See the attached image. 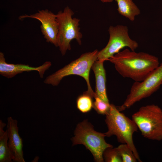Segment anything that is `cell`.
Instances as JSON below:
<instances>
[{
  "label": "cell",
  "mask_w": 162,
  "mask_h": 162,
  "mask_svg": "<svg viewBox=\"0 0 162 162\" xmlns=\"http://www.w3.org/2000/svg\"><path fill=\"white\" fill-rule=\"evenodd\" d=\"M118 73L135 82L143 80L159 65L158 58L148 53L125 49L110 58Z\"/></svg>",
  "instance_id": "obj_1"
},
{
  "label": "cell",
  "mask_w": 162,
  "mask_h": 162,
  "mask_svg": "<svg viewBox=\"0 0 162 162\" xmlns=\"http://www.w3.org/2000/svg\"><path fill=\"white\" fill-rule=\"evenodd\" d=\"M106 116L105 122L108 128L107 131L104 133L106 136H116L118 142L128 145L138 161L142 162L133 140V135L138 129L135 122L120 112L113 104H110L109 112Z\"/></svg>",
  "instance_id": "obj_2"
},
{
  "label": "cell",
  "mask_w": 162,
  "mask_h": 162,
  "mask_svg": "<svg viewBox=\"0 0 162 162\" xmlns=\"http://www.w3.org/2000/svg\"><path fill=\"white\" fill-rule=\"evenodd\" d=\"M98 52L97 50H95L82 54L76 59L47 76L44 82L53 86H57L65 76L72 75H78L86 80L87 86V91L94 98L95 92L90 84L89 75L93 64L97 60Z\"/></svg>",
  "instance_id": "obj_3"
},
{
  "label": "cell",
  "mask_w": 162,
  "mask_h": 162,
  "mask_svg": "<svg viewBox=\"0 0 162 162\" xmlns=\"http://www.w3.org/2000/svg\"><path fill=\"white\" fill-rule=\"evenodd\" d=\"M142 135L149 140H162V110L154 104L141 107L132 116Z\"/></svg>",
  "instance_id": "obj_4"
},
{
  "label": "cell",
  "mask_w": 162,
  "mask_h": 162,
  "mask_svg": "<svg viewBox=\"0 0 162 162\" xmlns=\"http://www.w3.org/2000/svg\"><path fill=\"white\" fill-rule=\"evenodd\" d=\"M104 133L95 131L93 127L87 120H84L77 125L72 138L73 145L82 144L92 153L95 161H104L103 153L108 148L113 147L107 143Z\"/></svg>",
  "instance_id": "obj_5"
},
{
  "label": "cell",
  "mask_w": 162,
  "mask_h": 162,
  "mask_svg": "<svg viewBox=\"0 0 162 162\" xmlns=\"http://www.w3.org/2000/svg\"><path fill=\"white\" fill-rule=\"evenodd\" d=\"M74 12L68 6L63 11H60L56 14L58 26L57 35L58 47L62 56L71 49L70 43L75 39L79 44H82V34L80 32V20L73 18Z\"/></svg>",
  "instance_id": "obj_6"
},
{
  "label": "cell",
  "mask_w": 162,
  "mask_h": 162,
  "mask_svg": "<svg viewBox=\"0 0 162 162\" xmlns=\"http://www.w3.org/2000/svg\"><path fill=\"white\" fill-rule=\"evenodd\" d=\"M162 84V63L143 80L135 82L123 104L116 106L120 111L129 108L136 103L150 96Z\"/></svg>",
  "instance_id": "obj_7"
},
{
  "label": "cell",
  "mask_w": 162,
  "mask_h": 162,
  "mask_svg": "<svg viewBox=\"0 0 162 162\" xmlns=\"http://www.w3.org/2000/svg\"><path fill=\"white\" fill-rule=\"evenodd\" d=\"M108 32L109 41L105 47L99 51L97 60L104 62L108 60L125 47H128L133 51L138 47V43L129 37L127 26H110Z\"/></svg>",
  "instance_id": "obj_8"
},
{
  "label": "cell",
  "mask_w": 162,
  "mask_h": 162,
  "mask_svg": "<svg viewBox=\"0 0 162 162\" xmlns=\"http://www.w3.org/2000/svg\"><path fill=\"white\" fill-rule=\"evenodd\" d=\"M27 18L35 19L40 21L41 23V31L46 41L58 47V26L56 14L46 9L39 10L38 12L30 15L20 16L19 19L21 20Z\"/></svg>",
  "instance_id": "obj_9"
},
{
  "label": "cell",
  "mask_w": 162,
  "mask_h": 162,
  "mask_svg": "<svg viewBox=\"0 0 162 162\" xmlns=\"http://www.w3.org/2000/svg\"><path fill=\"white\" fill-rule=\"evenodd\" d=\"M51 65V63L50 61L46 62L38 67H33L28 64L8 63L6 62L4 54L2 52H0V74L8 79L24 72L33 70L38 71L40 77L42 78L46 71L49 69Z\"/></svg>",
  "instance_id": "obj_10"
},
{
  "label": "cell",
  "mask_w": 162,
  "mask_h": 162,
  "mask_svg": "<svg viewBox=\"0 0 162 162\" xmlns=\"http://www.w3.org/2000/svg\"><path fill=\"white\" fill-rule=\"evenodd\" d=\"M17 124V121L11 117L8 118V145L14 162H25L22 150V140L19 134Z\"/></svg>",
  "instance_id": "obj_11"
},
{
  "label": "cell",
  "mask_w": 162,
  "mask_h": 162,
  "mask_svg": "<svg viewBox=\"0 0 162 162\" xmlns=\"http://www.w3.org/2000/svg\"><path fill=\"white\" fill-rule=\"evenodd\" d=\"M104 62L97 60L93 64L91 69L95 78V94L105 102L110 104L106 92V74Z\"/></svg>",
  "instance_id": "obj_12"
},
{
  "label": "cell",
  "mask_w": 162,
  "mask_h": 162,
  "mask_svg": "<svg viewBox=\"0 0 162 162\" xmlns=\"http://www.w3.org/2000/svg\"><path fill=\"white\" fill-rule=\"evenodd\" d=\"M118 5V13L134 21L136 16L139 15L140 11L132 0H115Z\"/></svg>",
  "instance_id": "obj_13"
},
{
  "label": "cell",
  "mask_w": 162,
  "mask_h": 162,
  "mask_svg": "<svg viewBox=\"0 0 162 162\" xmlns=\"http://www.w3.org/2000/svg\"><path fill=\"white\" fill-rule=\"evenodd\" d=\"M6 124L0 120V162H11L12 157L8 145L7 130H4Z\"/></svg>",
  "instance_id": "obj_14"
},
{
  "label": "cell",
  "mask_w": 162,
  "mask_h": 162,
  "mask_svg": "<svg viewBox=\"0 0 162 162\" xmlns=\"http://www.w3.org/2000/svg\"><path fill=\"white\" fill-rule=\"evenodd\" d=\"M93 98L87 91L80 96L76 100V106L78 110L83 113L90 111L93 108Z\"/></svg>",
  "instance_id": "obj_15"
},
{
  "label": "cell",
  "mask_w": 162,
  "mask_h": 162,
  "mask_svg": "<svg viewBox=\"0 0 162 162\" xmlns=\"http://www.w3.org/2000/svg\"><path fill=\"white\" fill-rule=\"evenodd\" d=\"M122 162H136L138 161L133 151L126 144H122L117 147Z\"/></svg>",
  "instance_id": "obj_16"
},
{
  "label": "cell",
  "mask_w": 162,
  "mask_h": 162,
  "mask_svg": "<svg viewBox=\"0 0 162 162\" xmlns=\"http://www.w3.org/2000/svg\"><path fill=\"white\" fill-rule=\"evenodd\" d=\"M103 156L104 160L106 162H122L117 147L107 148L104 152Z\"/></svg>",
  "instance_id": "obj_17"
},
{
  "label": "cell",
  "mask_w": 162,
  "mask_h": 162,
  "mask_svg": "<svg viewBox=\"0 0 162 162\" xmlns=\"http://www.w3.org/2000/svg\"><path fill=\"white\" fill-rule=\"evenodd\" d=\"M94 98L95 100L93 102V108L98 113L106 115L110 110V104L103 101L95 93Z\"/></svg>",
  "instance_id": "obj_18"
},
{
  "label": "cell",
  "mask_w": 162,
  "mask_h": 162,
  "mask_svg": "<svg viewBox=\"0 0 162 162\" xmlns=\"http://www.w3.org/2000/svg\"><path fill=\"white\" fill-rule=\"evenodd\" d=\"M101 2L104 3H107V2H112L113 0H100Z\"/></svg>",
  "instance_id": "obj_19"
}]
</instances>
